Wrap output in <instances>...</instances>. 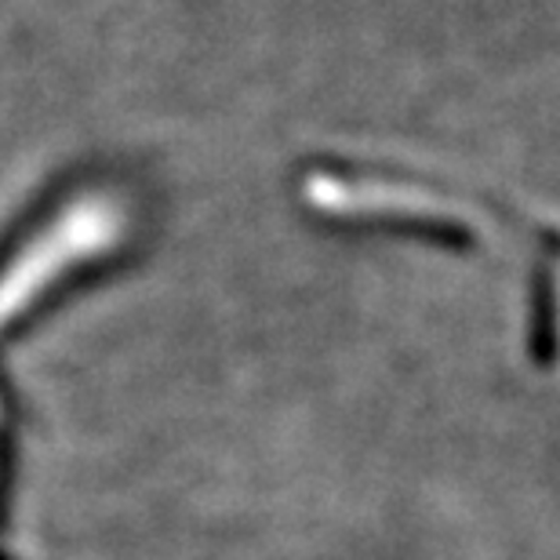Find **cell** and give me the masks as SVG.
Returning a JSON list of instances; mask_svg holds the SVG:
<instances>
[{
  "label": "cell",
  "instance_id": "obj_1",
  "mask_svg": "<svg viewBox=\"0 0 560 560\" xmlns=\"http://www.w3.org/2000/svg\"><path fill=\"white\" fill-rule=\"evenodd\" d=\"M120 230L125 215L117 200L103 194H84L55 211L0 270V331L11 328V320L40 302L44 291L62 277L114 252Z\"/></svg>",
  "mask_w": 560,
  "mask_h": 560
}]
</instances>
